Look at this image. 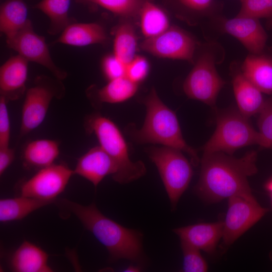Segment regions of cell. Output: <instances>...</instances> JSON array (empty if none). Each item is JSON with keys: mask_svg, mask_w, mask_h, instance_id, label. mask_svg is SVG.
Returning <instances> with one entry per match:
<instances>
[{"mask_svg": "<svg viewBox=\"0 0 272 272\" xmlns=\"http://www.w3.org/2000/svg\"><path fill=\"white\" fill-rule=\"evenodd\" d=\"M256 159L254 151L240 158L223 152L203 153L195 193L209 203L233 196L254 197L248 177L257 173Z\"/></svg>", "mask_w": 272, "mask_h": 272, "instance_id": "1", "label": "cell"}, {"mask_svg": "<svg viewBox=\"0 0 272 272\" xmlns=\"http://www.w3.org/2000/svg\"><path fill=\"white\" fill-rule=\"evenodd\" d=\"M61 203L73 214L107 249L111 261L124 259L135 262L143 257V234L103 215L94 202L83 206L67 199Z\"/></svg>", "mask_w": 272, "mask_h": 272, "instance_id": "2", "label": "cell"}, {"mask_svg": "<svg viewBox=\"0 0 272 272\" xmlns=\"http://www.w3.org/2000/svg\"><path fill=\"white\" fill-rule=\"evenodd\" d=\"M142 102L146 108L143 126L138 129L130 124L125 128L131 140L139 144H160L178 149L189 155L193 165L197 166L200 160L196 151L186 143L175 113L162 102L154 88Z\"/></svg>", "mask_w": 272, "mask_h": 272, "instance_id": "3", "label": "cell"}, {"mask_svg": "<svg viewBox=\"0 0 272 272\" xmlns=\"http://www.w3.org/2000/svg\"><path fill=\"white\" fill-rule=\"evenodd\" d=\"M87 133H94L103 150L117 166L112 179L120 184H126L143 176L146 167L142 161H132L129 158L128 145L117 125L99 113L87 116L84 120Z\"/></svg>", "mask_w": 272, "mask_h": 272, "instance_id": "4", "label": "cell"}, {"mask_svg": "<svg viewBox=\"0 0 272 272\" xmlns=\"http://www.w3.org/2000/svg\"><path fill=\"white\" fill-rule=\"evenodd\" d=\"M239 110L230 109L217 117L216 129L202 147L203 153L223 152L232 155L244 147L258 145L264 148L263 140Z\"/></svg>", "mask_w": 272, "mask_h": 272, "instance_id": "5", "label": "cell"}, {"mask_svg": "<svg viewBox=\"0 0 272 272\" xmlns=\"http://www.w3.org/2000/svg\"><path fill=\"white\" fill-rule=\"evenodd\" d=\"M145 152L156 165L169 197L171 210L176 209L193 176L191 164L182 151L170 147L150 146Z\"/></svg>", "mask_w": 272, "mask_h": 272, "instance_id": "6", "label": "cell"}, {"mask_svg": "<svg viewBox=\"0 0 272 272\" xmlns=\"http://www.w3.org/2000/svg\"><path fill=\"white\" fill-rule=\"evenodd\" d=\"M65 87L61 80L39 76L27 89L22 109L20 137L31 132L43 121L52 100L62 98Z\"/></svg>", "mask_w": 272, "mask_h": 272, "instance_id": "7", "label": "cell"}, {"mask_svg": "<svg viewBox=\"0 0 272 272\" xmlns=\"http://www.w3.org/2000/svg\"><path fill=\"white\" fill-rule=\"evenodd\" d=\"M216 44H208L198 57L194 65L183 83L186 96L212 107L216 104L218 95L225 84L218 74L215 64L217 56L214 51Z\"/></svg>", "mask_w": 272, "mask_h": 272, "instance_id": "8", "label": "cell"}, {"mask_svg": "<svg viewBox=\"0 0 272 272\" xmlns=\"http://www.w3.org/2000/svg\"><path fill=\"white\" fill-rule=\"evenodd\" d=\"M268 210L261 207L255 197L233 196L228 198L224 221L222 250H226L245 232L258 222Z\"/></svg>", "mask_w": 272, "mask_h": 272, "instance_id": "9", "label": "cell"}, {"mask_svg": "<svg viewBox=\"0 0 272 272\" xmlns=\"http://www.w3.org/2000/svg\"><path fill=\"white\" fill-rule=\"evenodd\" d=\"M6 42L7 45L18 54L29 62L44 66L54 78L62 81L67 77V73L53 61L45 38L35 32L30 20L15 36L6 39Z\"/></svg>", "mask_w": 272, "mask_h": 272, "instance_id": "10", "label": "cell"}, {"mask_svg": "<svg viewBox=\"0 0 272 272\" xmlns=\"http://www.w3.org/2000/svg\"><path fill=\"white\" fill-rule=\"evenodd\" d=\"M196 42L193 37L183 29L169 27L162 33L146 38L141 48L156 56L193 62Z\"/></svg>", "mask_w": 272, "mask_h": 272, "instance_id": "11", "label": "cell"}, {"mask_svg": "<svg viewBox=\"0 0 272 272\" xmlns=\"http://www.w3.org/2000/svg\"><path fill=\"white\" fill-rule=\"evenodd\" d=\"M74 171L67 165L58 164L38 170L30 179L20 185V195L54 201L64 190Z\"/></svg>", "mask_w": 272, "mask_h": 272, "instance_id": "12", "label": "cell"}, {"mask_svg": "<svg viewBox=\"0 0 272 272\" xmlns=\"http://www.w3.org/2000/svg\"><path fill=\"white\" fill-rule=\"evenodd\" d=\"M222 28L225 32L237 39L250 53H262L267 37L259 19L237 15L232 19H224Z\"/></svg>", "mask_w": 272, "mask_h": 272, "instance_id": "13", "label": "cell"}, {"mask_svg": "<svg viewBox=\"0 0 272 272\" xmlns=\"http://www.w3.org/2000/svg\"><path fill=\"white\" fill-rule=\"evenodd\" d=\"M74 174L78 175L96 187L107 175H115L117 166L114 160L100 146L90 149L78 160Z\"/></svg>", "mask_w": 272, "mask_h": 272, "instance_id": "14", "label": "cell"}, {"mask_svg": "<svg viewBox=\"0 0 272 272\" xmlns=\"http://www.w3.org/2000/svg\"><path fill=\"white\" fill-rule=\"evenodd\" d=\"M224 221L198 223L173 230L180 241L188 244L209 254H213L222 238Z\"/></svg>", "mask_w": 272, "mask_h": 272, "instance_id": "15", "label": "cell"}, {"mask_svg": "<svg viewBox=\"0 0 272 272\" xmlns=\"http://www.w3.org/2000/svg\"><path fill=\"white\" fill-rule=\"evenodd\" d=\"M29 61L18 54L0 68V94L8 102L20 99L26 91Z\"/></svg>", "mask_w": 272, "mask_h": 272, "instance_id": "16", "label": "cell"}, {"mask_svg": "<svg viewBox=\"0 0 272 272\" xmlns=\"http://www.w3.org/2000/svg\"><path fill=\"white\" fill-rule=\"evenodd\" d=\"M234 93L238 110L247 118L259 113L265 100L262 92L243 74L238 64L231 66Z\"/></svg>", "mask_w": 272, "mask_h": 272, "instance_id": "17", "label": "cell"}, {"mask_svg": "<svg viewBox=\"0 0 272 272\" xmlns=\"http://www.w3.org/2000/svg\"><path fill=\"white\" fill-rule=\"evenodd\" d=\"M139 84L126 76L109 81L104 87H91L86 91L87 96L95 108H100L103 103H118L131 98L137 92Z\"/></svg>", "mask_w": 272, "mask_h": 272, "instance_id": "18", "label": "cell"}, {"mask_svg": "<svg viewBox=\"0 0 272 272\" xmlns=\"http://www.w3.org/2000/svg\"><path fill=\"white\" fill-rule=\"evenodd\" d=\"M107 40L106 31L99 24L74 22L64 29L54 43L82 47L103 44Z\"/></svg>", "mask_w": 272, "mask_h": 272, "instance_id": "19", "label": "cell"}, {"mask_svg": "<svg viewBox=\"0 0 272 272\" xmlns=\"http://www.w3.org/2000/svg\"><path fill=\"white\" fill-rule=\"evenodd\" d=\"M48 255L35 244L24 241L14 252L10 260L12 269L16 272H51Z\"/></svg>", "mask_w": 272, "mask_h": 272, "instance_id": "20", "label": "cell"}, {"mask_svg": "<svg viewBox=\"0 0 272 272\" xmlns=\"http://www.w3.org/2000/svg\"><path fill=\"white\" fill-rule=\"evenodd\" d=\"M261 53H250L241 65V70L262 93L272 94V58Z\"/></svg>", "mask_w": 272, "mask_h": 272, "instance_id": "21", "label": "cell"}, {"mask_svg": "<svg viewBox=\"0 0 272 272\" xmlns=\"http://www.w3.org/2000/svg\"><path fill=\"white\" fill-rule=\"evenodd\" d=\"M59 144L54 140H36L25 147L22 156L24 166L38 170L54 164L59 154Z\"/></svg>", "mask_w": 272, "mask_h": 272, "instance_id": "22", "label": "cell"}, {"mask_svg": "<svg viewBox=\"0 0 272 272\" xmlns=\"http://www.w3.org/2000/svg\"><path fill=\"white\" fill-rule=\"evenodd\" d=\"M28 8L23 0H7L0 9V31L6 39L19 32L28 23Z\"/></svg>", "mask_w": 272, "mask_h": 272, "instance_id": "23", "label": "cell"}, {"mask_svg": "<svg viewBox=\"0 0 272 272\" xmlns=\"http://www.w3.org/2000/svg\"><path fill=\"white\" fill-rule=\"evenodd\" d=\"M52 201L21 195L0 200V221L6 223L24 219L33 211Z\"/></svg>", "mask_w": 272, "mask_h": 272, "instance_id": "24", "label": "cell"}, {"mask_svg": "<svg viewBox=\"0 0 272 272\" xmlns=\"http://www.w3.org/2000/svg\"><path fill=\"white\" fill-rule=\"evenodd\" d=\"M71 0H41L34 8L43 13L49 20L48 33L60 34L74 20L69 16Z\"/></svg>", "mask_w": 272, "mask_h": 272, "instance_id": "25", "label": "cell"}, {"mask_svg": "<svg viewBox=\"0 0 272 272\" xmlns=\"http://www.w3.org/2000/svg\"><path fill=\"white\" fill-rule=\"evenodd\" d=\"M139 16L141 31L146 38L156 36L170 27L169 18L166 13L148 0L145 1Z\"/></svg>", "mask_w": 272, "mask_h": 272, "instance_id": "26", "label": "cell"}, {"mask_svg": "<svg viewBox=\"0 0 272 272\" xmlns=\"http://www.w3.org/2000/svg\"><path fill=\"white\" fill-rule=\"evenodd\" d=\"M137 41L133 27L125 22L116 29L113 43V54L126 65L135 56Z\"/></svg>", "mask_w": 272, "mask_h": 272, "instance_id": "27", "label": "cell"}, {"mask_svg": "<svg viewBox=\"0 0 272 272\" xmlns=\"http://www.w3.org/2000/svg\"><path fill=\"white\" fill-rule=\"evenodd\" d=\"M97 4L115 15L131 18L139 16L146 0H76Z\"/></svg>", "mask_w": 272, "mask_h": 272, "instance_id": "28", "label": "cell"}, {"mask_svg": "<svg viewBox=\"0 0 272 272\" xmlns=\"http://www.w3.org/2000/svg\"><path fill=\"white\" fill-rule=\"evenodd\" d=\"M183 254L182 271L184 272H206L208 270V263L200 254V250L180 241Z\"/></svg>", "mask_w": 272, "mask_h": 272, "instance_id": "29", "label": "cell"}, {"mask_svg": "<svg viewBox=\"0 0 272 272\" xmlns=\"http://www.w3.org/2000/svg\"><path fill=\"white\" fill-rule=\"evenodd\" d=\"M239 15L272 19V0H241Z\"/></svg>", "mask_w": 272, "mask_h": 272, "instance_id": "30", "label": "cell"}, {"mask_svg": "<svg viewBox=\"0 0 272 272\" xmlns=\"http://www.w3.org/2000/svg\"><path fill=\"white\" fill-rule=\"evenodd\" d=\"M258 119V126L264 148L272 149V100H265Z\"/></svg>", "mask_w": 272, "mask_h": 272, "instance_id": "31", "label": "cell"}, {"mask_svg": "<svg viewBox=\"0 0 272 272\" xmlns=\"http://www.w3.org/2000/svg\"><path fill=\"white\" fill-rule=\"evenodd\" d=\"M149 65L147 60L141 56H135L126 65V75L132 81L139 84L147 76Z\"/></svg>", "mask_w": 272, "mask_h": 272, "instance_id": "32", "label": "cell"}, {"mask_svg": "<svg viewBox=\"0 0 272 272\" xmlns=\"http://www.w3.org/2000/svg\"><path fill=\"white\" fill-rule=\"evenodd\" d=\"M102 68L105 77L112 80L125 76L126 65L113 54L105 56L102 60Z\"/></svg>", "mask_w": 272, "mask_h": 272, "instance_id": "33", "label": "cell"}, {"mask_svg": "<svg viewBox=\"0 0 272 272\" xmlns=\"http://www.w3.org/2000/svg\"><path fill=\"white\" fill-rule=\"evenodd\" d=\"M7 103L6 99L0 96V148L9 146L11 126Z\"/></svg>", "mask_w": 272, "mask_h": 272, "instance_id": "34", "label": "cell"}, {"mask_svg": "<svg viewBox=\"0 0 272 272\" xmlns=\"http://www.w3.org/2000/svg\"><path fill=\"white\" fill-rule=\"evenodd\" d=\"M185 9L202 16L213 14L215 0H177Z\"/></svg>", "mask_w": 272, "mask_h": 272, "instance_id": "35", "label": "cell"}, {"mask_svg": "<svg viewBox=\"0 0 272 272\" xmlns=\"http://www.w3.org/2000/svg\"><path fill=\"white\" fill-rule=\"evenodd\" d=\"M14 149L9 147L0 148V175L2 176L14 161Z\"/></svg>", "mask_w": 272, "mask_h": 272, "instance_id": "36", "label": "cell"}, {"mask_svg": "<svg viewBox=\"0 0 272 272\" xmlns=\"http://www.w3.org/2000/svg\"><path fill=\"white\" fill-rule=\"evenodd\" d=\"M142 267L140 264H131L124 269L125 272H138L141 271Z\"/></svg>", "mask_w": 272, "mask_h": 272, "instance_id": "37", "label": "cell"}, {"mask_svg": "<svg viewBox=\"0 0 272 272\" xmlns=\"http://www.w3.org/2000/svg\"><path fill=\"white\" fill-rule=\"evenodd\" d=\"M265 189L269 193L272 206V178L265 184Z\"/></svg>", "mask_w": 272, "mask_h": 272, "instance_id": "38", "label": "cell"}, {"mask_svg": "<svg viewBox=\"0 0 272 272\" xmlns=\"http://www.w3.org/2000/svg\"><path fill=\"white\" fill-rule=\"evenodd\" d=\"M241 1V0H240V1Z\"/></svg>", "mask_w": 272, "mask_h": 272, "instance_id": "39", "label": "cell"}]
</instances>
